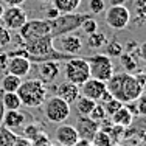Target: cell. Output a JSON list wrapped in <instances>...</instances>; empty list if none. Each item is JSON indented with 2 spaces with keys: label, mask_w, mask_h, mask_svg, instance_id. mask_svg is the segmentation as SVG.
Listing matches in <instances>:
<instances>
[{
  "label": "cell",
  "mask_w": 146,
  "mask_h": 146,
  "mask_svg": "<svg viewBox=\"0 0 146 146\" xmlns=\"http://www.w3.org/2000/svg\"><path fill=\"white\" fill-rule=\"evenodd\" d=\"M146 86V76L145 75H132L127 72L113 73L106 81V89L112 93L113 98L123 104H127L143 93Z\"/></svg>",
  "instance_id": "6da1fadb"
},
{
  "label": "cell",
  "mask_w": 146,
  "mask_h": 146,
  "mask_svg": "<svg viewBox=\"0 0 146 146\" xmlns=\"http://www.w3.org/2000/svg\"><path fill=\"white\" fill-rule=\"evenodd\" d=\"M17 95L20 103L25 107H39L47 100V84H44L39 78L25 79L20 82L17 89Z\"/></svg>",
  "instance_id": "7a4b0ae2"
},
{
  "label": "cell",
  "mask_w": 146,
  "mask_h": 146,
  "mask_svg": "<svg viewBox=\"0 0 146 146\" xmlns=\"http://www.w3.org/2000/svg\"><path fill=\"white\" fill-rule=\"evenodd\" d=\"M92 17V14H79V13H70V14H59L54 19H48L51 25V37H59L62 34H68L75 30H79L81 23L84 22L86 19Z\"/></svg>",
  "instance_id": "3957f363"
},
{
  "label": "cell",
  "mask_w": 146,
  "mask_h": 146,
  "mask_svg": "<svg viewBox=\"0 0 146 146\" xmlns=\"http://www.w3.org/2000/svg\"><path fill=\"white\" fill-rule=\"evenodd\" d=\"M64 75L65 81H70L76 86H81L90 78V68L87 59L72 56L64 62Z\"/></svg>",
  "instance_id": "277c9868"
},
{
  "label": "cell",
  "mask_w": 146,
  "mask_h": 146,
  "mask_svg": "<svg viewBox=\"0 0 146 146\" xmlns=\"http://www.w3.org/2000/svg\"><path fill=\"white\" fill-rule=\"evenodd\" d=\"M42 106H44V117L50 123H54V124L64 123L65 120H68V117L72 113L70 104L65 103L62 98H59L58 95L47 98Z\"/></svg>",
  "instance_id": "5b68a950"
},
{
  "label": "cell",
  "mask_w": 146,
  "mask_h": 146,
  "mask_svg": "<svg viewBox=\"0 0 146 146\" xmlns=\"http://www.w3.org/2000/svg\"><path fill=\"white\" fill-rule=\"evenodd\" d=\"M20 39L23 42H28L39 37H51V25L48 19H28L25 25L19 30Z\"/></svg>",
  "instance_id": "8992f818"
},
{
  "label": "cell",
  "mask_w": 146,
  "mask_h": 146,
  "mask_svg": "<svg viewBox=\"0 0 146 146\" xmlns=\"http://www.w3.org/2000/svg\"><path fill=\"white\" fill-rule=\"evenodd\" d=\"M89 68H90V78L100 79V81L106 82L110 76L113 75V62L107 54L104 53H96L92 54L89 59Z\"/></svg>",
  "instance_id": "52a82bcc"
},
{
  "label": "cell",
  "mask_w": 146,
  "mask_h": 146,
  "mask_svg": "<svg viewBox=\"0 0 146 146\" xmlns=\"http://www.w3.org/2000/svg\"><path fill=\"white\" fill-rule=\"evenodd\" d=\"M104 22L112 30H124L131 22V11L124 5H112L104 9Z\"/></svg>",
  "instance_id": "ba28073f"
},
{
  "label": "cell",
  "mask_w": 146,
  "mask_h": 146,
  "mask_svg": "<svg viewBox=\"0 0 146 146\" xmlns=\"http://www.w3.org/2000/svg\"><path fill=\"white\" fill-rule=\"evenodd\" d=\"M28 20V14L22 6H6L2 14V25L9 31H19Z\"/></svg>",
  "instance_id": "9c48e42d"
},
{
  "label": "cell",
  "mask_w": 146,
  "mask_h": 146,
  "mask_svg": "<svg viewBox=\"0 0 146 146\" xmlns=\"http://www.w3.org/2000/svg\"><path fill=\"white\" fill-rule=\"evenodd\" d=\"M53 44H58V48H56L58 51L65 53L68 56H76L82 48V39L79 36H76V34H72V33L54 37Z\"/></svg>",
  "instance_id": "30bf717a"
},
{
  "label": "cell",
  "mask_w": 146,
  "mask_h": 146,
  "mask_svg": "<svg viewBox=\"0 0 146 146\" xmlns=\"http://www.w3.org/2000/svg\"><path fill=\"white\" fill-rule=\"evenodd\" d=\"M28 123V115L25 112H22L20 109L17 110H5L3 113V121L2 126H5L6 129L13 131V132H19L22 131V127Z\"/></svg>",
  "instance_id": "8fae6325"
},
{
  "label": "cell",
  "mask_w": 146,
  "mask_h": 146,
  "mask_svg": "<svg viewBox=\"0 0 146 146\" xmlns=\"http://www.w3.org/2000/svg\"><path fill=\"white\" fill-rule=\"evenodd\" d=\"M54 140L62 146H73L79 140V135L73 124L59 123V126L54 129Z\"/></svg>",
  "instance_id": "7c38bea8"
},
{
  "label": "cell",
  "mask_w": 146,
  "mask_h": 146,
  "mask_svg": "<svg viewBox=\"0 0 146 146\" xmlns=\"http://www.w3.org/2000/svg\"><path fill=\"white\" fill-rule=\"evenodd\" d=\"M36 65H37L39 79L44 84H51L61 73V62L59 61H44Z\"/></svg>",
  "instance_id": "4fadbf2b"
},
{
  "label": "cell",
  "mask_w": 146,
  "mask_h": 146,
  "mask_svg": "<svg viewBox=\"0 0 146 146\" xmlns=\"http://www.w3.org/2000/svg\"><path fill=\"white\" fill-rule=\"evenodd\" d=\"M79 90H81V95L86 96V98H90L93 101L98 103L101 95L106 92V82L100 81V79L95 78H89L86 82H82L79 86Z\"/></svg>",
  "instance_id": "5bb4252c"
},
{
  "label": "cell",
  "mask_w": 146,
  "mask_h": 146,
  "mask_svg": "<svg viewBox=\"0 0 146 146\" xmlns=\"http://www.w3.org/2000/svg\"><path fill=\"white\" fill-rule=\"evenodd\" d=\"M31 62L27 59L25 56H9L8 59V65H6V72L11 73V75H16L19 78H25L28 76V73L31 72Z\"/></svg>",
  "instance_id": "9a60e30c"
},
{
  "label": "cell",
  "mask_w": 146,
  "mask_h": 146,
  "mask_svg": "<svg viewBox=\"0 0 146 146\" xmlns=\"http://www.w3.org/2000/svg\"><path fill=\"white\" fill-rule=\"evenodd\" d=\"M76 127L79 138H84V140H90L95 137V134L100 131V123L93 121L90 117H79L76 124H73Z\"/></svg>",
  "instance_id": "2e32d148"
},
{
  "label": "cell",
  "mask_w": 146,
  "mask_h": 146,
  "mask_svg": "<svg viewBox=\"0 0 146 146\" xmlns=\"http://www.w3.org/2000/svg\"><path fill=\"white\" fill-rule=\"evenodd\" d=\"M56 95L59 96V98L64 100L65 103L73 104L79 98L81 90H79V86L73 84V82H70V81H64V82H61V84L58 86V93Z\"/></svg>",
  "instance_id": "e0dca14e"
},
{
  "label": "cell",
  "mask_w": 146,
  "mask_h": 146,
  "mask_svg": "<svg viewBox=\"0 0 146 146\" xmlns=\"http://www.w3.org/2000/svg\"><path fill=\"white\" fill-rule=\"evenodd\" d=\"M110 121H112L113 124H117V126H121V127H131L132 123H134V115H132V112L129 109H127V106L124 104V106H121L118 110L112 113V115L109 117Z\"/></svg>",
  "instance_id": "ac0fdd59"
},
{
  "label": "cell",
  "mask_w": 146,
  "mask_h": 146,
  "mask_svg": "<svg viewBox=\"0 0 146 146\" xmlns=\"http://www.w3.org/2000/svg\"><path fill=\"white\" fill-rule=\"evenodd\" d=\"M82 0H51V5L59 11V14H70L76 13L81 6Z\"/></svg>",
  "instance_id": "d6986e66"
},
{
  "label": "cell",
  "mask_w": 146,
  "mask_h": 146,
  "mask_svg": "<svg viewBox=\"0 0 146 146\" xmlns=\"http://www.w3.org/2000/svg\"><path fill=\"white\" fill-rule=\"evenodd\" d=\"M20 82H22V78L16 75H11V73H3L2 79H0V92H17Z\"/></svg>",
  "instance_id": "ffe728a7"
},
{
  "label": "cell",
  "mask_w": 146,
  "mask_h": 146,
  "mask_svg": "<svg viewBox=\"0 0 146 146\" xmlns=\"http://www.w3.org/2000/svg\"><path fill=\"white\" fill-rule=\"evenodd\" d=\"M73 104H75V107H76V112H78L81 117H89L90 112L93 110V107L96 106V101H93V100H90V98H86V96L79 95V98L76 100Z\"/></svg>",
  "instance_id": "44dd1931"
},
{
  "label": "cell",
  "mask_w": 146,
  "mask_h": 146,
  "mask_svg": "<svg viewBox=\"0 0 146 146\" xmlns=\"http://www.w3.org/2000/svg\"><path fill=\"white\" fill-rule=\"evenodd\" d=\"M0 100H2V104L5 107V110H17L22 107V103H20V98L17 95V92H3Z\"/></svg>",
  "instance_id": "7402d4cb"
},
{
  "label": "cell",
  "mask_w": 146,
  "mask_h": 146,
  "mask_svg": "<svg viewBox=\"0 0 146 146\" xmlns=\"http://www.w3.org/2000/svg\"><path fill=\"white\" fill-rule=\"evenodd\" d=\"M106 44H107V36L100 30H96L95 33L87 36V45L92 50H101Z\"/></svg>",
  "instance_id": "603a6c76"
},
{
  "label": "cell",
  "mask_w": 146,
  "mask_h": 146,
  "mask_svg": "<svg viewBox=\"0 0 146 146\" xmlns=\"http://www.w3.org/2000/svg\"><path fill=\"white\" fill-rule=\"evenodd\" d=\"M127 104H129L127 109L132 112V115H134V117L135 115L146 117V95H145V93H141L137 100H134V101H131Z\"/></svg>",
  "instance_id": "cb8c5ba5"
},
{
  "label": "cell",
  "mask_w": 146,
  "mask_h": 146,
  "mask_svg": "<svg viewBox=\"0 0 146 146\" xmlns=\"http://www.w3.org/2000/svg\"><path fill=\"white\" fill-rule=\"evenodd\" d=\"M22 137H25L27 140H33L34 137H36L37 134H40V132H44V127H42V124H39V123H34V121H30V123H27L25 126L22 127Z\"/></svg>",
  "instance_id": "d4e9b609"
},
{
  "label": "cell",
  "mask_w": 146,
  "mask_h": 146,
  "mask_svg": "<svg viewBox=\"0 0 146 146\" xmlns=\"http://www.w3.org/2000/svg\"><path fill=\"white\" fill-rule=\"evenodd\" d=\"M106 47V53L109 58H120L121 53L124 51V47L121 45V42L118 39H112V40H107V44L104 45Z\"/></svg>",
  "instance_id": "484cf974"
},
{
  "label": "cell",
  "mask_w": 146,
  "mask_h": 146,
  "mask_svg": "<svg viewBox=\"0 0 146 146\" xmlns=\"http://www.w3.org/2000/svg\"><path fill=\"white\" fill-rule=\"evenodd\" d=\"M92 143H93V146H112V145H115L113 140L110 138V135L103 129H100L95 134V137L92 138Z\"/></svg>",
  "instance_id": "4316f807"
},
{
  "label": "cell",
  "mask_w": 146,
  "mask_h": 146,
  "mask_svg": "<svg viewBox=\"0 0 146 146\" xmlns=\"http://www.w3.org/2000/svg\"><path fill=\"white\" fill-rule=\"evenodd\" d=\"M120 61H121L124 70H126L127 73H132V72H135L138 68L137 67V61L134 59V54H131V53L123 51V53H121V56H120Z\"/></svg>",
  "instance_id": "83f0119b"
},
{
  "label": "cell",
  "mask_w": 146,
  "mask_h": 146,
  "mask_svg": "<svg viewBox=\"0 0 146 146\" xmlns=\"http://www.w3.org/2000/svg\"><path fill=\"white\" fill-rule=\"evenodd\" d=\"M90 118H92L93 121H96V123H103L104 120H107V113H106V110H104V107H103V104H100V103H96V106L93 107V110L90 112Z\"/></svg>",
  "instance_id": "f1b7e54d"
},
{
  "label": "cell",
  "mask_w": 146,
  "mask_h": 146,
  "mask_svg": "<svg viewBox=\"0 0 146 146\" xmlns=\"http://www.w3.org/2000/svg\"><path fill=\"white\" fill-rule=\"evenodd\" d=\"M79 30L82 31V33L86 34V36H89V34L95 33L96 30H98V23H96V20L92 17H89V19H86L84 22L81 23V27H79Z\"/></svg>",
  "instance_id": "f546056e"
},
{
  "label": "cell",
  "mask_w": 146,
  "mask_h": 146,
  "mask_svg": "<svg viewBox=\"0 0 146 146\" xmlns=\"http://www.w3.org/2000/svg\"><path fill=\"white\" fill-rule=\"evenodd\" d=\"M106 9V2L104 0H90L89 2V11L92 16H96V14H101Z\"/></svg>",
  "instance_id": "4dcf8cb0"
},
{
  "label": "cell",
  "mask_w": 146,
  "mask_h": 146,
  "mask_svg": "<svg viewBox=\"0 0 146 146\" xmlns=\"http://www.w3.org/2000/svg\"><path fill=\"white\" fill-rule=\"evenodd\" d=\"M30 143H31V146H51V145H53V143H51V140H50V137H48L45 132L37 134L33 140H30Z\"/></svg>",
  "instance_id": "1f68e13d"
},
{
  "label": "cell",
  "mask_w": 146,
  "mask_h": 146,
  "mask_svg": "<svg viewBox=\"0 0 146 146\" xmlns=\"http://www.w3.org/2000/svg\"><path fill=\"white\" fill-rule=\"evenodd\" d=\"M121 106H124V104L121 103V101H118L117 98H112V100H109L107 103H103V107H104V110H106V113H107L109 117L112 115L115 110L120 109Z\"/></svg>",
  "instance_id": "d6a6232c"
},
{
  "label": "cell",
  "mask_w": 146,
  "mask_h": 146,
  "mask_svg": "<svg viewBox=\"0 0 146 146\" xmlns=\"http://www.w3.org/2000/svg\"><path fill=\"white\" fill-rule=\"evenodd\" d=\"M9 42H11V33H9V30H6L3 25H0V47L3 48Z\"/></svg>",
  "instance_id": "836d02e7"
},
{
  "label": "cell",
  "mask_w": 146,
  "mask_h": 146,
  "mask_svg": "<svg viewBox=\"0 0 146 146\" xmlns=\"http://www.w3.org/2000/svg\"><path fill=\"white\" fill-rule=\"evenodd\" d=\"M8 53H0V75L6 73V65H8Z\"/></svg>",
  "instance_id": "e575fe53"
},
{
  "label": "cell",
  "mask_w": 146,
  "mask_h": 146,
  "mask_svg": "<svg viewBox=\"0 0 146 146\" xmlns=\"http://www.w3.org/2000/svg\"><path fill=\"white\" fill-rule=\"evenodd\" d=\"M137 54H138V58L141 59V61L146 64V40L143 44H140L138 45V48H137Z\"/></svg>",
  "instance_id": "d590c367"
},
{
  "label": "cell",
  "mask_w": 146,
  "mask_h": 146,
  "mask_svg": "<svg viewBox=\"0 0 146 146\" xmlns=\"http://www.w3.org/2000/svg\"><path fill=\"white\" fill-rule=\"evenodd\" d=\"M14 146H31V143H30V140H27L25 137H22V135L17 134V137L14 140Z\"/></svg>",
  "instance_id": "8d00e7d4"
},
{
  "label": "cell",
  "mask_w": 146,
  "mask_h": 146,
  "mask_svg": "<svg viewBox=\"0 0 146 146\" xmlns=\"http://www.w3.org/2000/svg\"><path fill=\"white\" fill-rule=\"evenodd\" d=\"M45 14H47V19H54V17H58V16H59V11H58L56 8H54L53 5H51L50 8L45 9Z\"/></svg>",
  "instance_id": "74e56055"
},
{
  "label": "cell",
  "mask_w": 146,
  "mask_h": 146,
  "mask_svg": "<svg viewBox=\"0 0 146 146\" xmlns=\"http://www.w3.org/2000/svg\"><path fill=\"white\" fill-rule=\"evenodd\" d=\"M27 0H2V3H6V6H22Z\"/></svg>",
  "instance_id": "f35d334b"
},
{
  "label": "cell",
  "mask_w": 146,
  "mask_h": 146,
  "mask_svg": "<svg viewBox=\"0 0 146 146\" xmlns=\"http://www.w3.org/2000/svg\"><path fill=\"white\" fill-rule=\"evenodd\" d=\"M73 146H93V143L90 140H84V138H79L78 141H76Z\"/></svg>",
  "instance_id": "ab89813d"
},
{
  "label": "cell",
  "mask_w": 146,
  "mask_h": 146,
  "mask_svg": "<svg viewBox=\"0 0 146 146\" xmlns=\"http://www.w3.org/2000/svg\"><path fill=\"white\" fill-rule=\"evenodd\" d=\"M3 113H5V107H3L2 100H0V124H2V121H3Z\"/></svg>",
  "instance_id": "60d3db41"
},
{
  "label": "cell",
  "mask_w": 146,
  "mask_h": 146,
  "mask_svg": "<svg viewBox=\"0 0 146 146\" xmlns=\"http://www.w3.org/2000/svg\"><path fill=\"white\" fill-rule=\"evenodd\" d=\"M3 9H5V6H3V3L0 2V19H2V14H3Z\"/></svg>",
  "instance_id": "b9f144b4"
},
{
  "label": "cell",
  "mask_w": 146,
  "mask_h": 146,
  "mask_svg": "<svg viewBox=\"0 0 146 146\" xmlns=\"http://www.w3.org/2000/svg\"><path fill=\"white\" fill-rule=\"evenodd\" d=\"M39 3H51V0H37Z\"/></svg>",
  "instance_id": "7bdbcfd3"
},
{
  "label": "cell",
  "mask_w": 146,
  "mask_h": 146,
  "mask_svg": "<svg viewBox=\"0 0 146 146\" xmlns=\"http://www.w3.org/2000/svg\"><path fill=\"white\" fill-rule=\"evenodd\" d=\"M51 146H62V145H59V143H56V145H51Z\"/></svg>",
  "instance_id": "ee69618b"
},
{
  "label": "cell",
  "mask_w": 146,
  "mask_h": 146,
  "mask_svg": "<svg viewBox=\"0 0 146 146\" xmlns=\"http://www.w3.org/2000/svg\"><path fill=\"white\" fill-rule=\"evenodd\" d=\"M112 146H124V145H118V143H117V145H112Z\"/></svg>",
  "instance_id": "f6af8a7d"
},
{
  "label": "cell",
  "mask_w": 146,
  "mask_h": 146,
  "mask_svg": "<svg viewBox=\"0 0 146 146\" xmlns=\"http://www.w3.org/2000/svg\"><path fill=\"white\" fill-rule=\"evenodd\" d=\"M0 50H2V47H0Z\"/></svg>",
  "instance_id": "bcb514c9"
}]
</instances>
